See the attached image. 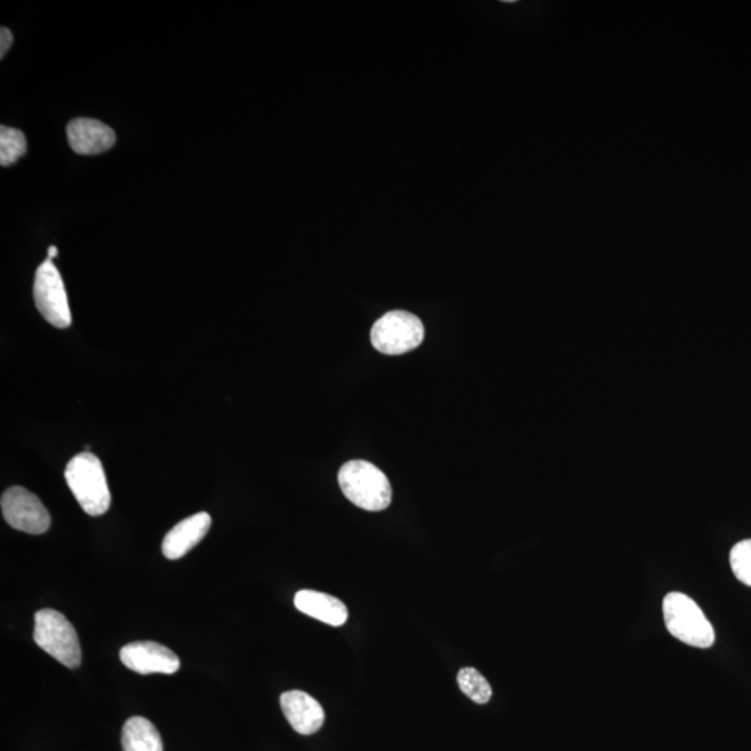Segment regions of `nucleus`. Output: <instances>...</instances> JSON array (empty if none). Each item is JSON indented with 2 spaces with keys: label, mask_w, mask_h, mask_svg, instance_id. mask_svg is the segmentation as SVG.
<instances>
[{
  "label": "nucleus",
  "mask_w": 751,
  "mask_h": 751,
  "mask_svg": "<svg viewBox=\"0 0 751 751\" xmlns=\"http://www.w3.org/2000/svg\"><path fill=\"white\" fill-rule=\"evenodd\" d=\"M339 484L353 505L364 511H384L391 504L393 490L388 477L368 461H350L341 467Z\"/></svg>",
  "instance_id": "f257e3e1"
},
{
  "label": "nucleus",
  "mask_w": 751,
  "mask_h": 751,
  "mask_svg": "<svg viewBox=\"0 0 751 751\" xmlns=\"http://www.w3.org/2000/svg\"><path fill=\"white\" fill-rule=\"evenodd\" d=\"M64 479L88 515L101 517L109 511L110 491L102 462L90 451L80 452L68 463Z\"/></svg>",
  "instance_id": "f03ea898"
},
{
  "label": "nucleus",
  "mask_w": 751,
  "mask_h": 751,
  "mask_svg": "<svg viewBox=\"0 0 751 751\" xmlns=\"http://www.w3.org/2000/svg\"><path fill=\"white\" fill-rule=\"evenodd\" d=\"M665 627L673 638L698 649H709L715 642V632L704 612L689 595L672 592L662 601Z\"/></svg>",
  "instance_id": "7ed1b4c3"
},
{
  "label": "nucleus",
  "mask_w": 751,
  "mask_h": 751,
  "mask_svg": "<svg viewBox=\"0 0 751 751\" xmlns=\"http://www.w3.org/2000/svg\"><path fill=\"white\" fill-rule=\"evenodd\" d=\"M34 640L38 648L58 660L60 664L76 670L81 664L82 653L76 629L59 611L43 609L36 614Z\"/></svg>",
  "instance_id": "20e7f679"
},
{
  "label": "nucleus",
  "mask_w": 751,
  "mask_h": 751,
  "mask_svg": "<svg viewBox=\"0 0 751 751\" xmlns=\"http://www.w3.org/2000/svg\"><path fill=\"white\" fill-rule=\"evenodd\" d=\"M422 320L407 311L385 313L373 324L370 341L384 356H402L422 344Z\"/></svg>",
  "instance_id": "39448f33"
},
{
  "label": "nucleus",
  "mask_w": 751,
  "mask_h": 751,
  "mask_svg": "<svg viewBox=\"0 0 751 751\" xmlns=\"http://www.w3.org/2000/svg\"><path fill=\"white\" fill-rule=\"evenodd\" d=\"M34 300L38 311L49 323L58 329L69 328L71 313L68 294H66L62 276L51 259L43 262L37 270Z\"/></svg>",
  "instance_id": "423d86ee"
},
{
  "label": "nucleus",
  "mask_w": 751,
  "mask_h": 751,
  "mask_svg": "<svg viewBox=\"0 0 751 751\" xmlns=\"http://www.w3.org/2000/svg\"><path fill=\"white\" fill-rule=\"evenodd\" d=\"M3 518L10 527L29 534H43L51 528V515L41 500L31 491L13 485L4 491L2 500Z\"/></svg>",
  "instance_id": "0eeeda50"
},
{
  "label": "nucleus",
  "mask_w": 751,
  "mask_h": 751,
  "mask_svg": "<svg viewBox=\"0 0 751 751\" xmlns=\"http://www.w3.org/2000/svg\"><path fill=\"white\" fill-rule=\"evenodd\" d=\"M120 660L130 671L151 675H173L180 670V660L173 651L154 642H132L120 650Z\"/></svg>",
  "instance_id": "6e6552de"
},
{
  "label": "nucleus",
  "mask_w": 751,
  "mask_h": 751,
  "mask_svg": "<svg viewBox=\"0 0 751 751\" xmlns=\"http://www.w3.org/2000/svg\"><path fill=\"white\" fill-rule=\"evenodd\" d=\"M280 705L287 721L297 733L313 734L323 727L324 711L318 700L301 690L280 695Z\"/></svg>",
  "instance_id": "1a4fd4ad"
},
{
  "label": "nucleus",
  "mask_w": 751,
  "mask_h": 751,
  "mask_svg": "<svg viewBox=\"0 0 751 751\" xmlns=\"http://www.w3.org/2000/svg\"><path fill=\"white\" fill-rule=\"evenodd\" d=\"M212 518L207 512L182 519L164 535L162 552L168 560H180L200 544L211 529Z\"/></svg>",
  "instance_id": "9d476101"
},
{
  "label": "nucleus",
  "mask_w": 751,
  "mask_h": 751,
  "mask_svg": "<svg viewBox=\"0 0 751 751\" xmlns=\"http://www.w3.org/2000/svg\"><path fill=\"white\" fill-rule=\"evenodd\" d=\"M71 149L79 154H98L112 148L116 134L109 126L92 119H76L68 126Z\"/></svg>",
  "instance_id": "9b49d317"
},
{
  "label": "nucleus",
  "mask_w": 751,
  "mask_h": 751,
  "mask_svg": "<svg viewBox=\"0 0 751 751\" xmlns=\"http://www.w3.org/2000/svg\"><path fill=\"white\" fill-rule=\"evenodd\" d=\"M294 604L302 614L328 623L330 627H342L348 620L346 604L330 594L301 590L296 594Z\"/></svg>",
  "instance_id": "f8f14e48"
},
{
  "label": "nucleus",
  "mask_w": 751,
  "mask_h": 751,
  "mask_svg": "<svg viewBox=\"0 0 751 751\" xmlns=\"http://www.w3.org/2000/svg\"><path fill=\"white\" fill-rule=\"evenodd\" d=\"M123 751H163L162 737L153 723L143 717L127 720L121 732Z\"/></svg>",
  "instance_id": "ddd939ff"
},
{
  "label": "nucleus",
  "mask_w": 751,
  "mask_h": 751,
  "mask_svg": "<svg viewBox=\"0 0 751 751\" xmlns=\"http://www.w3.org/2000/svg\"><path fill=\"white\" fill-rule=\"evenodd\" d=\"M457 681L462 693L467 694L474 703H489L491 695H493V690H491L488 679L478 670H474V668H462L458 672Z\"/></svg>",
  "instance_id": "4468645a"
},
{
  "label": "nucleus",
  "mask_w": 751,
  "mask_h": 751,
  "mask_svg": "<svg viewBox=\"0 0 751 751\" xmlns=\"http://www.w3.org/2000/svg\"><path fill=\"white\" fill-rule=\"evenodd\" d=\"M27 152V140L23 132L10 127H0V164L10 166Z\"/></svg>",
  "instance_id": "2eb2a0df"
},
{
  "label": "nucleus",
  "mask_w": 751,
  "mask_h": 751,
  "mask_svg": "<svg viewBox=\"0 0 751 751\" xmlns=\"http://www.w3.org/2000/svg\"><path fill=\"white\" fill-rule=\"evenodd\" d=\"M729 562L738 581L751 588V539L733 545Z\"/></svg>",
  "instance_id": "dca6fc26"
},
{
  "label": "nucleus",
  "mask_w": 751,
  "mask_h": 751,
  "mask_svg": "<svg viewBox=\"0 0 751 751\" xmlns=\"http://www.w3.org/2000/svg\"><path fill=\"white\" fill-rule=\"evenodd\" d=\"M13 36L7 27H3L0 31V57L4 58V54L8 53L10 47H12Z\"/></svg>",
  "instance_id": "f3484780"
},
{
  "label": "nucleus",
  "mask_w": 751,
  "mask_h": 751,
  "mask_svg": "<svg viewBox=\"0 0 751 751\" xmlns=\"http://www.w3.org/2000/svg\"><path fill=\"white\" fill-rule=\"evenodd\" d=\"M48 256H49V259H51V261H52V259L58 256V248L57 247L49 248Z\"/></svg>",
  "instance_id": "a211bd4d"
}]
</instances>
